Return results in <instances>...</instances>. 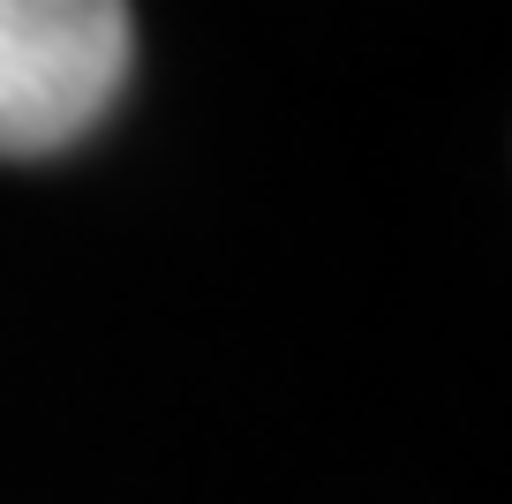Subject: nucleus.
Returning a JSON list of instances; mask_svg holds the SVG:
<instances>
[{"instance_id":"nucleus-1","label":"nucleus","mask_w":512,"mask_h":504,"mask_svg":"<svg viewBox=\"0 0 512 504\" xmlns=\"http://www.w3.org/2000/svg\"><path fill=\"white\" fill-rule=\"evenodd\" d=\"M128 0H0V158H61L121 106Z\"/></svg>"}]
</instances>
